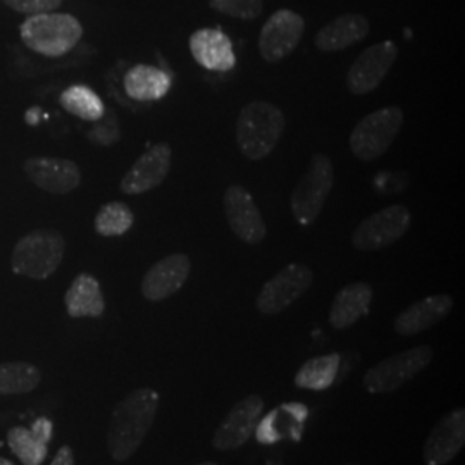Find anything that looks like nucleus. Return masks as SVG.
<instances>
[{"label": "nucleus", "mask_w": 465, "mask_h": 465, "mask_svg": "<svg viewBox=\"0 0 465 465\" xmlns=\"http://www.w3.org/2000/svg\"><path fill=\"white\" fill-rule=\"evenodd\" d=\"M159 411V393L138 388L119 400L107 431V449L116 462L132 459L145 441Z\"/></svg>", "instance_id": "f257e3e1"}, {"label": "nucleus", "mask_w": 465, "mask_h": 465, "mask_svg": "<svg viewBox=\"0 0 465 465\" xmlns=\"http://www.w3.org/2000/svg\"><path fill=\"white\" fill-rule=\"evenodd\" d=\"M286 119L282 109L267 100H252L236 119V143L250 161H262L282 140Z\"/></svg>", "instance_id": "f03ea898"}, {"label": "nucleus", "mask_w": 465, "mask_h": 465, "mask_svg": "<svg viewBox=\"0 0 465 465\" xmlns=\"http://www.w3.org/2000/svg\"><path fill=\"white\" fill-rule=\"evenodd\" d=\"M23 44L45 57H63L84 36L82 23L71 15L40 13L26 17L19 28Z\"/></svg>", "instance_id": "7ed1b4c3"}, {"label": "nucleus", "mask_w": 465, "mask_h": 465, "mask_svg": "<svg viewBox=\"0 0 465 465\" xmlns=\"http://www.w3.org/2000/svg\"><path fill=\"white\" fill-rule=\"evenodd\" d=\"M66 253V240L55 230H35L19 238L11 267L17 276L30 280H47L61 266Z\"/></svg>", "instance_id": "20e7f679"}, {"label": "nucleus", "mask_w": 465, "mask_h": 465, "mask_svg": "<svg viewBox=\"0 0 465 465\" xmlns=\"http://www.w3.org/2000/svg\"><path fill=\"white\" fill-rule=\"evenodd\" d=\"M403 126V111L399 105H386L362 117L350 134L351 153L364 163L381 157L391 147Z\"/></svg>", "instance_id": "39448f33"}, {"label": "nucleus", "mask_w": 465, "mask_h": 465, "mask_svg": "<svg viewBox=\"0 0 465 465\" xmlns=\"http://www.w3.org/2000/svg\"><path fill=\"white\" fill-rule=\"evenodd\" d=\"M434 350L430 345L403 350L371 367L364 374V388L371 395L397 391L431 366Z\"/></svg>", "instance_id": "423d86ee"}, {"label": "nucleus", "mask_w": 465, "mask_h": 465, "mask_svg": "<svg viewBox=\"0 0 465 465\" xmlns=\"http://www.w3.org/2000/svg\"><path fill=\"white\" fill-rule=\"evenodd\" d=\"M334 186V166L326 153L311 159L307 173L302 176L292 193V213L302 226H311L322 213L328 195Z\"/></svg>", "instance_id": "0eeeda50"}, {"label": "nucleus", "mask_w": 465, "mask_h": 465, "mask_svg": "<svg viewBox=\"0 0 465 465\" xmlns=\"http://www.w3.org/2000/svg\"><path fill=\"white\" fill-rule=\"evenodd\" d=\"M314 272L305 264H288L280 269L259 292L255 307L262 316H278L292 307L312 286Z\"/></svg>", "instance_id": "6e6552de"}, {"label": "nucleus", "mask_w": 465, "mask_h": 465, "mask_svg": "<svg viewBox=\"0 0 465 465\" xmlns=\"http://www.w3.org/2000/svg\"><path fill=\"white\" fill-rule=\"evenodd\" d=\"M411 223L412 214L405 205H390L362 219L351 234V245L361 252L386 249L403 238L411 228Z\"/></svg>", "instance_id": "1a4fd4ad"}, {"label": "nucleus", "mask_w": 465, "mask_h": 465, "mask_svg": "<svg viewBox=\"0 0 465 465\" xmlns=\"http://www.w3.org/2000/svg\"><path fill=\"white\" fill-rule=\"evenodd\" d=\"M303 34L305 19L292 9H280L267 19L261 30L259 54L269 64H276L293 54Z\"/></svg>", "instance_id": "9d476101"}, {"label": "nucleus", "mask_w": 465, "mask_h": 465, "mask_svg": "<svg viewBox=\"0 0 465 465\" xmlns=\"http://www.w3.org/2000/svg\"><path fill=\"white\" fill-rule=\"evenodd\" d=\"M399 45L395 42H381L367 47L350 66L347 73V88L353 95H367L374 92L399 57Z\"/></svg>", "instance_id": "9b49d317"}, {"label": "nucleus", "mask_w": 465, "mask_h": 465, "mask_svg": "<svg viewBox=\"0 0 465 465\" xmlns=\"http://www.w3.org/2000/svg\"><path fill=\"white\" fill-rule=\"evenodd\" d=\"M264 405L266 403L261 395H249L234 403L214 432L213 447L217 451L242 449L255 431L264 412Z\"/></svg>", "instance_id": "f8f14e48"}, {"label": "nucleus", "mask_w": 465, "mask_h": 465, "mask_svg": "<svg viewBox=\"0 0 465 465\" xmlns=\"http://www.w3.org/2000/svg\"><path fill=\"white\" fill-rule=\"evenodd\" d=\"M224 216L232 232L249 245H259L266 240L264 217L249 192L240 184H230L224 193Z\"/></svg>", "instance_id": "ddd939ff"}, {"label": "nucleus", "mask_w": 465, "mask_h": 465, "mask_svg": "<svg viewBox=\"0 0 465 465\" xmlns=\"http://www.w3.org/2000/svg\"><path fill=\"white\" fill-rule=\"evenodd\" d=\"M465 445V411L462 407L450 411L432 428L422 457L426 465H447L462 451Z\"/></svg>", "instance_id": "4468645a"}, {"label": "nucleus", "mask_w": 465, "mask_h": 465, "mask_svg": "<svg viewBox=\"0 0 465 465\" xmlns=\"http://www.w3.org/2000/svg\"><path fill=\"white\" fill-rule=\"evenodd\" d=\"M173 150L167 143H157L142 153L121 180V192L140 195L164 183L171 171Z\"/></svg>", "instance_id": "2eb2a0df"}, {"label": "nucleus", "mask_w": 465, "mask_h": 465, "mask_svg": "<svg viewBox=\"0 0 465 465\" xmlns=\"http://www.w3.org/2000/svg\"><path fill=\"white\" fill-rule=\"evenodd\" d=\"M192 261L186 253H171L150 267L142 280V295L149 302H163L183 288Z\"/></svg>", "instance_id": "dca6fc26"}, {"label": "nucleus", "mask_w": 465, "mask_h": 465, "mask_svg": "<svg viewBox=\"0 0 465 465\" xmlns=\"http://www.w3.org/2000/svg\"><path fill=\"white\" fill-rule=\"evenodd\" d=\"M25 173L35 186L54 195H66L82 183L78 164L61 157H32L25 163Z\"/></svg>", "instance_id": "f3484780"}, {"label": "nucleus", "mask_w": 465, "mask_h": 465, "mask_svg": "<svg viewBox=\"0 0 465 465\" xmlns=\"http://www.w3.org/2000/svg\"><path fill=\"white\" fill-rule=\"evenodd\" d=\"M307 417L309 411L305 405L297 401L282 403L266 416L261 417L253 431L255 438L261 445H274L282 441V438L300 441Z\"/></svg>", "instance_id": "a211bd4d"}, {"label": "nucleus", "mask_w": 465, "mask_h": 465, "mask_svg": "<svg viewBox=\"0 0 465 465\" xmlns=\"http://www.w3.org/2000/svg\"><path fill=\"white\" fill-rule=\"evenodd\" d=\"M453 297L450 295H431L417 300L395 317V331L400 336H416L428 331L432 326L440 324L453 309Z\"/></svg>", "instance_id": "6ab92c4d"}, {"label": "nucleus", "mask_w": 465, "mask_h": 465, "mask_svg": "<svg viewBox=\"0 0 465 465\" xmlns=\"http://www.w3.org/2000/svg\"><path fill=\"white\" fill-rule=\"evenodd\" d=\"M190 52L200 66L209 71L226 73L236 66L232 40L214 28H202L192 35Z\"/></svg>", "instance_id": "aec40b11"}, {"label": "nucleus", "mask_w": 465, "mask_h": 465, "mask_svg": "<svg viewBox=\"0 0 465 465\" xmlns=\"http://www.w3.org/2000/svg\"><path fill=\"white\" fill-rule=\"evenodd\" d=\"M54 432V424L49 419L40 417L34 426H16L7 432V445L23 465H42L49 453V443Z\"/></svg>", "instance_id": "412c9836"}, {"label": "nucleus", "mask_w": 465, "mask_h": 465, "mask_svg": "<svg viewBox=\"0 0 465 465\" xmlns=\"http://www.w3.org/2000/svg\"><path fill=\"white\" fill-rule=\"evenodd\" d=\"M369 30H371L369 19L362 15L350 13V15L334 17L317 32L316 47L326 54L341 52L362 42L369 34Z\"/></svg>", "instance_id": "4be33fe9"}, {"label": "nucleus", "mask_w": 465, "mask_h": 465, "mask_svg": "<svg viewBox=\"0 0 465 465\" xmlns=\"http://www.w3.org/2000/svg\"><path fill=\"white\" fill-rule=\"evenodd\" d=\"M374 297L372 286L366 282L345 284L332 300L330 324L334 330H347L364 317Z\"/></svg>", "instance_id": "5701e85b"}, {"label": "nucleus", "mask_w": 465, "mask_h": 465, "mask_svg": "<svg viewBox=\"0 0 465 465\" xmlns=\"http://www.w3.org/2000/svg\"><path fill=\"white\" fill-rule=\"evenodd\" d=\"M67 314L73 319L100 317L105 311V302L100 282L92 274H78L64 295Z\"/></svg>", "instance_id": "b1692460"}, {"label": "nucleus", "mask_w": 465, "mask_h": 465, "mask_svg": "<svg viewBox=\"0 0 465 465\" xmlns=\"http://www.w3.org/2000/svg\"><path fill=\"white\" fill-rule=\"evenodd\" d=\"M124 90L136 102H155L164 99L171 88V78L164 69L138 64L124 74Z\"/></svg>", "instance_id": "393cba45"}, {"label": "nucleus", "mask_w": 465, "mask_h": 465, "mask_svg": "<svg viewBox=\"0 0 465 465\" xmlns=\"http://www.w3.org/2000/svg\"><path fill=\"white\" fill-rule=\"evenodd\" d=\"M340 364H341L340 353L319 355L300 366L293 382L300 390H311V391L328 390L338 378Z\"/></svg>", "instance_id": "a878e982"}, {"label": "nucleus", "mask_w": 465, "mask_h": 465, "mask_svg": "<svg viewBox=\"0 0 465 465\" xmlns=\"http://www.w3.org/2000/svg\"><path fill=\"white\" fill-rule=\"evenodd\" d=\"M42 382V372L30 362L0 364V397L28 395Z\"/></svg>", "instance_id": "bb28decb"}, {"label": "nucleus", "mask_w": 465, "mask_h": 465, "mask_svg": "<svg viewBox=\"0 0 465 465\" xmlns=\"http://www.w3.org/2000/svg\"><path fill=\"white\" fill-rule=\"evenodd\" d=\"M59 102L66 113L80 117L84 121L97 123L100 117L105 114V105L99 95L92 88L84 84L69 86L61 94Z\"/></svg>", "instance_id": "cd10ccee"}, {"label": "nucleus", "mask_w": 465, "mask_h": 465, "mask_svg": "<svg viewBox=\"0 0 465 465\" xmlns=\"http://www.w3.org/2000/svg\"><path fill=\"white\" fill-rule=\"evenodd\" d=\"M134 223V211L124 202H109L95 216V232L105 238L123 236L132 230Z\"/></svg>", "instance_id": "c85d7f7f"}, {"label": "nucleus", "mask_w": 465, "mask_h": 465, "mask_svg": "<svg viewBox=\"0 0 465 465\" xmlns=\"http://www.w3.org/2000/svg\"><path fill=\"white\" fill-rule=\"evenodd\" d=\"M209 5L216 13L242 21H255L264 13V0H209Z\"/></svg>", "instance_id": "c756f323"}, {"label": "nucleus", "mask_w": 465, "mask_h": 465, "mask_svg": "<svg viewBox=\"0 0 465 465\" xmlns=\"http://www.w3.org/2000/svg\"><path fill=\"white\" fill-rule=\"evenodd\" d=\"M88 138L94 143L102 145V147L113 145L114 142H117V138H119V124H117L116 114L109 113L107 116L104 114V116L100 117L97 124L92 128V132L88 134Z\"/></svg>", "instance_id": "7c9ffc66"}, {"label": "nucleus", "mask_w": 465, "mask_h": 465, "mask_svg": "<svg viewBox=\"0 0 465 465\" xmlns=\"http://www.w3.org/2000/svg\"><path fill=\"white\" fill-rule=\"evenodd\" d=\"M7 7L15 9L16 13L32 16L40 13H52L55 11L63 0H2Z\"/></svg>", "instance_id": "2f4dec72"}, {"label": "nucleus", "mask_w": 465, "mask_h": 465, "mask_svg": "<svg viewBox=\"0 0 465 465\" xmlns=\"http://www.w3.org/2000/svg\"><path fill=\"white\" fill-rule=\"evenodd\" d=\"M50 465H74L73 449L67 447V445L61 447V449L57 450V453H55V457H54V460H52Z\"/></svg>", "instance_id": "473e14b6"}, {"label": "nucleus", "mask_w": 465, "mask_h": 465, "mask_svg": "<svg viewBox=\"0 0 465 465\" xmlns=\"http://www.w3.org/2000/svg\"><path fill=\"white\" fill-rule=\"evenodd\" d=\"M0 465H15V462H11V460H7V459H2V457H0Z\"/></svg>", "instance_id": "72a5a7b5"}, {"label": "nucleus", "mask_w": 465, "mask_h": 465, "mask_svg": "<svg viewBox=\"0 0 465 465\" xmlns=\"http://www.w3.org/2000/svg\"><path fill=\"white\" fill-rule=\"evenodd\" d=\"M197 465H219L216 464V462H200V464Z\"/></svg>", "instance_id": "f704fd0d"}, {"label": "nucleus", "mask_w": 465, "mask_h": 465, "mask_svg": "<svg viewBox=\"0 0 465 465\" xmlns=\"http://www.w3.org/2000/svg\"><path fill=\"white\" fill-rule=\"evenodd\" d=\"M349 465H357V464H349Z\"/></svg>", "instance_id": "c9c22d12"}]
</instances>
